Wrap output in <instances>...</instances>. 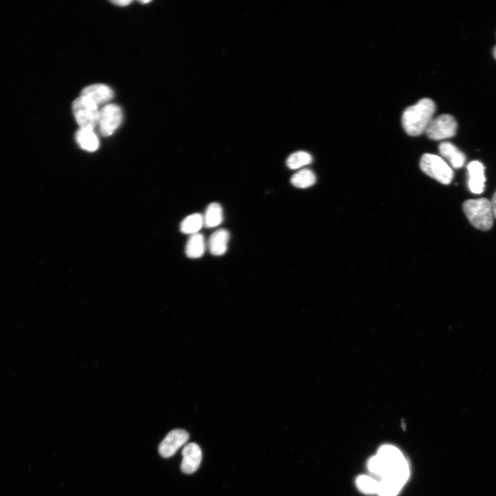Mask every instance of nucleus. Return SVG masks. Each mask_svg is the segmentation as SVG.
<instances>
[{
    "mask_svg": "<svg viewBox=\"0 0 496 496\" xmlns=\"http://www.w3.org/2000/svg\"><path fill=\"white\" fill-rule=\"evenodd\" d=\"M79 145L87 152H94L99 148V141L94 130L80 127L76 133Z\"/></svg>",
    "mask_w": 496,
    "mask_h": 496,
    "instance_id": "14",
    "label": "nucleus"
},
{
    "mask_svg": "<svg viewBox=\"0 0 496 496\" xmlns=\"http://www.w3.org/2000/svg\"><path fill=\"white\" fill-rule=\"evenodd\" d=\"M188 440L189 434L187 431L183 429H174L161 442L158 452L163 457H172Z\"/></svg>",
    "mask_w": 496,
    "mask_h": 496,
    "instance_id": "8",
    "label": "nucleus"
},
{
    "mask_svg": "<svg viewBox=\"0 0 496 496\" xmlns=\"http://www.w3.org/2000/svg\"><path fill=\"white\" fill-rule=\"evenodd\" d=\"M369 471L380 479L396 482L402 486L409 479V464L402 452L392 445L382 446L367 463Z\"/></svg>",
    "mask_w": 496,
    "mask_h": 496,
    "instance_id": "1",
    "label": "nucleus"
},
{
    "mask_svg": "<svg viewBox=\"0 0 496 496\" xmlns=\"http://www.w3.org/2000/svg\"><path fill=\"white\" fill-rule=\"evenodd\" d=\"M378 484V480L365 475H360L356 479L358 488L365 494H377Z\"/></svg>",
    "mask_w": 496,
    "mask_h": 496,
    "instance_id": "20",
    "label": "nucleus"
},
{
    "mask_svg": "<svg viewBox=\"0 0 496 496\" xmlns=\"http://www.w3.org/2000/svg\"><path fill=\"white\" fill-rule=\"evenodd\" d=\"M467 169L469 176L468 185L470 191L476 194H482L484 190L486 181L483 164L479 161H474L468 165Z\"/></svg>",
    "mask_w": 496,
    "mask_h": 496,
    "instance_id": "10",
    "label": "nucleus"
},
{
    "mask_svg": "<svg viewBox=\"0 0 496 496\" xmlns=\"http://www.w3.org/2000/svg\"><path fill=\"white\" fill-rule=\"evenodd\" d=\"M203 226H204L203 215L196 213L185 217L180 223V229L181 232L192 235L198 233Z\"/></svg>",
    "mask_w": 496,
    "mask_h": 496,
    "instance_id": "17",
    "label": "nucleus"
},
{
    "mask_svg": "<svg viewBox=\"0 0 496 496\" xmlns=\"http://www.w3.org/2000/svg\"><path fill=\"white\" fill-rule=\"evenodd\" d=\"M140 2L142 3H149V1H140Z\"/></svg>",
    "mask_w": 496,
    "mask_h": 496,
    "instance_id": "25",
    "label": "nucleus"
},
{
    "mask_svg": "<svg viewBox=\"0 0 496 496\" xmlns=\"http://www.w3.org/2000/svg\"><path fill=\"white\" fill-rule=\"evenodd\" d=\"M420 167L426 174L444 185L450 184L453 178L451 167L437 155L424 154L420 160Z\"/></svg>",
    "mask_w": 496,
    "mask_h": 496,
    "instance_id": "4",
    "label": "nucleus"
},
{
    "mask_svg": "<svg viewBox=\"0 0 496 496\" xmlns=\"http://www.w3.org/2000/svg\"><path fill=\"white\" fill-rule=\"evenodd\" d=\"M316 180L314 173L309 169H304L295 173L291 178V183L298 188H307Z\"/></svg>",
    "mask_w": 496,
    "mask_h": 496,
    "instance_id": "18",
    "label": "nucleus"
},
{
    "mask_svg": "<svg viewBox=\"0 0 496 496\" xmlns=\"http://www.w3.org/2000/svg\"><path fill=\"white\" fill-rule=\"evenodd\" d=\"M229 240V233L225 229L215 231L208 240V248L210 253L214 256L223 255L227 249Z\"/></svg>",
    "mask_w": 496,
    "mask_h": 496,
    "instance_id": "12",
    "label": "nucleus"
},
{
    "mask_svg": "<svg viewBox=\"0 0 496 496\" xmlns=\"http://www.w3.org/2000/svg\"><path fill=\"white\" fill-rule=\"evenodd\" d=\"M123 120L121 107L115 104H107L99 110L98 125L103 136H109L119 127Z\"/></svg>",
    "mask_w": 496,
    "mask_h": 496,
    "instance_id": "7",
    "label": "nucleus"
},
{
    "mask_svg": "<svg viewBox=\"0 0 496 496\" xmlns=\"http://www.w3.org/2000/svg\"><path fill=\"white\" fill-rule=\"evenodd\" d=\"M457 122L450 114H442L433 118L426 129L427 136L439 141L453 136L456 134Z\"/></svg>",
    "mask_w": 496,
    "mask_h": 496,
    "instance_id": "6",
    "label": "nucleus"
},
{
    "mask_svg": "<svg viewBox=\"0 0 496 496\" xmlns=\"http://www.w3.org/2000/svg\"><path fill=\"white\" fill-rule=\"evenodd\" d=\"M74 118L81 128L94 130L98 125L99 107L88 99L80 96L72 103Z\"/></svg>",
    "mask_w": 496,
    "mask_h": 496,
    "instance_id": "5",
    "label": "nucleus"
},
{
    "mask_svg": "<svg viewBox=\"0 0 496 496\" xmlns=\"http://www.w3.org/2000/svg\"><path fill=\"white\" fill-rule=\"evenodd\" d=\"M205 250L204 236L196 233L190 235L185 246V254L190 258H198L203 256Z\"/></svg>",
    "mask_w": 496,
    "mask_h": 496,
    "instance_id": "15",
    "label": "nucleus"
},
{
    "mask_svg": "<svg viewBox=\"0 0 496 496\" xmlns=\"http://www.w3.org/2000/svg\"><path fill=\"white\" fill-rule=\"evenodd\" d=\"M312 160V156L308 152L298 151L288 157L287 165L289 169H296L310 164Z\"/></svg>",
    "mask_w": 496,
    "mask_h": 496,
    "instance_id": "19",
    "label": "nucleus"
},
{
    "mask_svg": "<svg viewBox=\"0 0 496 496\" xmlns=\"http://www.w3.org/2000/svg\"><path fill=\"white\" fill-rule=\"evenodd\" d=\"M463 210L473 226L486 231L493 224V213L490 201L486 198L470 199L463 204Z\"/></svg>",
    "mask_w": 496,
    "mask_h": 496,
    "instance_id": "3",
    "label": "nucleus"
},
{
    "mask_svg": "<svg viewBox=\"0 0 496 496\" xmlns=\"http://www.w3.org/2000/svg\"><path fill=\"white\" fill-rule=\"evenodd\" d=\"M493 216L496 218V192L494 193L492 200L490 201Z\"/></svg>",
    "mask_w": 496,
    "mask_h": 496,
    "instance_id": "22",
    "label": "nucleus"
},
{
    "mask_svg": "<svg viewBox=\"0 0 496 496\" xmlns=\"http://www.w3.org/2000/svg\"><path fill=\"white\" fill-rule=\"evenodd\" d=\"M92 101L98 107L109 102L114 96L112 89L103 84H92L82 90L81 95Z\"/></svg>",
    "mask_w": 496,
    "mask_h": 496,
    "instance_id": "11",
    "label": "nucleus"
},
{
    "mask_svg": "<svg viewBox=\"0 0 496 496\" xmlns=\"http://www.w3.org/2000/svg\"><path fill=\"white\" fill-rule=\"evenodd\" d=\"M435 111V104L430 99L424 98L408 107L403 112L402 123L407 134L418 136L426 131Z\"/></svg>",
    "mask_w": 496,
    "mask_h": 496,
    "instance_id": "2",
    "label": "nucleus"
},
{
    "mask_svg": "<svg viewBox=\"0 0 496 496\" xmlns=\"http://www.w3.org/2000/svg\"><path fill=\"white\" fill-rule=\"evenodd\" d=\"M493 55H494V57H495V59H496V46H495V47L494 48V49H493Z\"/></svg>",
    "mask_w": 496,
    "mask_h": 496,
    "instance_id": "24",
    "label": "nucleus"
},
{
    "mask_svg": "<svg viewBox=\"0 0 496 496\" xmlns=\"http://www.w3.org/2000/svg\"><path fill=\"white\" fill-rule=\"evenodd\" d=\"M182 455L181 471L186 474H192L196 471L202 460L200 446L196 443H189L184 446Z\"/></svg>",
    "mask_w": 496,
    "mask_h": 496,
    "instance_id": "9",
    "label": "nucleus"
},
{
    "mask_svg": "<svg viewBox=\"0 0 496 496\" xmlns=\"http://www.w3.org/2000/svg\"><path fill=\"white\" fill-rule=\"evenodd\" d=\"M113 3L116 4L118 6H127L130 4L132 1L129 0H118V1H112Z\"/></svg>",
    "mask_w": 496,
    "mask_h": 496,
    "instance_id": "23",
    "label": "nucleus"
},
{
    "mask_svg": "<svg viewBox=\"0 0 496 496\" xmlns=\"http://www.w3.org/2000/svg\"><path fill=\"white\" fill-rule=\"evenodd\" d=\"M378 482L377 494L380 496H396L402 488L400 485L386 479H380Z\"/></svg>",
    "mask_w": 496,
    "mask_h": 496,
    "instance_id": "21",
    "label": "nucleus"
},
{
    "mask_svg": "<svg viewBox=\"0 0 496 496\" xmlns=\"http://www.w3.org/2000/svg\"><path fill=\"white\" fill-rule=\"evenodd\" d=\"M440 154L446 158L455 169H459L464 165L465 155L450 142H442L439 145Z\"/></svg>",
    "mask_w": 496,
    "mask_h": 496,
    "instance_id": "13",
    "label": "nucleus"
},
{
    "mask_svg": "<svg viewBox=\"0 0 496 496\" xmlns=\"http://www.w3.org/2000/svg\"><path fill=\"white\" fill-rule=\"evenodd\" d=\"M203 216L205 227H216L221 224L223 220V208L219 203H211L206 207Z\"/></svg>",
    "mask_w": 496,
    "mask_h": 496,
    "instance_id": "16",
    "label": "nucleus"
}]
</instances>
